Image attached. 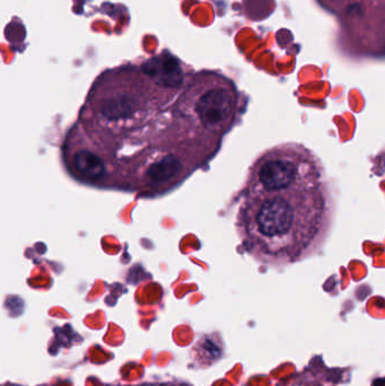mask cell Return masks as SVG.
<instances>
[{
  "instance_id": "7a4b0ae2",
  "label": "cell",
  "mask_w": 385,
  "mask_h": 386,
  "mask_svg": "<svg viewBox=\"0 0 385 386\" xmlns=\"http://www.w3.org/2000/svg\"><path fill=\"white\" fill-rule=\"evenodd\" d=\"M335 218L327 180L270 190L243 189L236 228L246 252L268 267H285L314 256Z\"/></svg>"
},
{
  "instance_id": "277c9868",
  "label": "cell",
  "mask_w": 385,
  "mask_h": 386,
  "mask_svg": "<svg viewBox=\"0 0 385 386\" xmlns=\"http://www.w3.org/2000/svg\"><path fill=\"white\" fill-rule=\"evenodd\" d=\"M371 386H385V378H379L374 380Z\"/></svg>"
},
{
  "instance_id": "3957f363",
  "label": "cell",
  "mask_w": 385,
  "mask_h": 386,
  "mask_svg": "<svg viewBox=\"0 0 385 386\" xmlns=\"http://www.w3.org/2000/svg\"><path fill=\"white\" fill-rule=\"evenodd\" d=\"M321 180H325V171L319 157L299 142H286L255 158L243 189L270 190Z\"/></svg>"
},
{
  "instance_id": "5b68a950",
  "label": "cell",
  "mask_w": 385,
  "mask_h": 386,
  "mask_svg": "<svg viewBox=\"0 0 385 386\" xmlns=\"http://www.w3.org/2000/svg\"><path fill=\"white\" fill-rule=\"evenodd\" d=\"M146 386H173V385H163V384H161V385H146Z\"/></svg>"
},
{
  "instance_id": "6da1fadb",
  "label": "cell",
  "mask_w": 385,
  "mask_h": 386,
  "mask_svg": "<svg viewBox=\"0 0 385 386\" xmlns=\"http://www.w3.org/2000/svg\"><path fill=\"white\" fill-rule=\"evenodd\" d=\"M240 113L231 79L187 74L168 53L105 70L65 138L79 182L144 195L174 189L212 160Z\"/></svg>"
}]
</instances>
